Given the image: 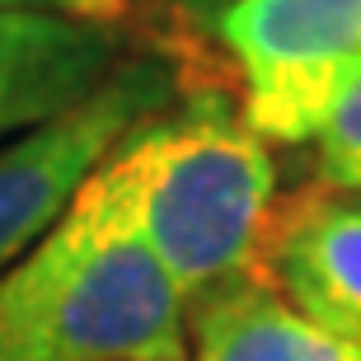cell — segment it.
<instances>
[{"mask_svg": "<svg viewBox=\"0 0 361 361\" xmlns=\"http://www.w3.org/2000/svg\"><path fill=\"white\" fill-rule=\"evenodd\" d=\"M94 178L183 305L230 277L263 272L281 207L277 164L221 90H197L136 122Z\"/></svg>", "mask_w": 361, "mask_h": 361, "instance_id": "1", "label": "cell"}, {"mask_svg": "<svg viewBox=\"0 0 361 361\" xmlns=\"http://www.w3.org/2000/svg\"><path fill=\"white\" fill-rule=\"evenodd\" d=\"M183 295L104 183L0 277V361H188Z\"/></svg>", "mask_w": 361, "mask_h": 361, "instance_id": "2", "label": "cell"}, {"mask_svg": "<svg viewBox=\"0 0 361 361\" xmlns=\"http://www.w3.org/2000/svg\"><path fill=\"white\" fill-rule=\"evenodd\" d=\"M240 71V113L268 146L314 141L361 66V0H230L207 19Z\"/></svg>", "mask_w": 361, "mask_h": 361, "instance_id": "3", "label": "cell"}, {"mask_svg": "<svg viewBox=\"0 0 361 361\" xmlns=\"http://www.w3.org/2000/svg\"><path fill=\"white\" fill-rule=\"evenodd\" d=\"M178 80L155 56H127L71 113L0 146V277L66 216L90 174L136 122L174 104Z\"/></svg>", "mask_w": 361, "mask_h": 361, "instance_id": "4", "label": "cell"}, {"mask_svg": "<svg viewBox=\"0 0 361 361\" xmlns=\"http://www.w3.org/2000/svg\"><path fill=\"white\" fill-rule=\"evenodd\" d=\"M127 61V28L0 5V146L85 104Z\"/></svg>", "mask_w": 361, "mask_h": 361, "instance_id": "5", "label": "cell"}, {"mask_svg": "<svg viewBox=\"0 0 361 361\" xmlns=\"http://www.w3.org/2000/svg\"><path fill=\"white\" fill-rule=\"evenodd\" d=\"M263 277L314 324L361 348V202L329 188L281 202Z\"/></svg>", "mask_w": 361, "mask_h": 361, "instance_id": "6", "label": "cell"}, {"mask_svg": "<svg viewBox=\"0 0 361 361\" xmlns=\"http://www.w3.org/2000/svg\"><path fill=\"white\" fill-rule=\"evenodd\" d=\"M183 334L188 361H361V348L314 324L263 272L192 295Z\"/></svg>", "mask_w": 361, "mask_h": 361, "instance_id": "7", "label": "cell"}, {"mask_svg": "<svg viewBox=\"0 0 361 361\" xmlns=\"http://www.w3.org/2000/svg\"><path fill=\"white\" fill-rule=\"evenodd\" d=\"M310 146L319 164V183L343 197H361V66L338 90L334 108Z\"/></svg>", "mask_w": 361, "mask_h": 361, "instance_id": "8", "label": "cell"}, {"mask_svg": "<svg viewBox=\"0 0 361 361\" xmlns=\"http://www.w3.org/2000/svg\"><path fill=\"white\" fill-rule=\"evenodd\" d=\"M19 5H38V10H56L71 14V19L113 24V28H127V19H132V0H19Z\"/></svg>", "mask_w": 361, "mask_h": 361, "instance_id": "9", "label": "cell"}, {"mask_svg": "<svg viewBox=\"0 0 361 361\" xmlns=\"http://www.w3.org/2000/svg\"><path fill=\"white\" fill-rule=\"evenodd\" d=\"M183 14H192V19H212L221 5H230V0H174Z\"/></svg>", "mask_w": 361, "mask_h": 361, "instance_id": "10", "label": "cell"}, {"mask_svg": "<svg viewBox=\"0 0 361 361\" xmlns=\"http://www.w3.org/2000/svg\"><path fill=\"white\" fill-rule=\"evenodd\" d=\"M0 5H19V0H0Z\"/></svg>", "mask_w": 361, "mask_h": 361, "instance_id": "11", "label": "cell"}, {"mask_svg": "<svg viewBox=\"0 0 361 361\" xmlns=\"http://www.w3.org/2000/svg\"><path fill=\"white\" fill-rule=\"evenodd\" d=\"M132 5H136V0H132Z\"/></svg>", "mask_w": 361, "mask_h": 361, "instance_id": "12", "label": "cell"}, {"mask_svg": "<svg viewBox=\"0 0 361 361\" xmlns=\"http://www.w3.org/2000/svg\"><path fill=\"white\" fill-rule=\"evenodd\" d=\"M357 202H361V197H357Z\"/></svg>", "mask_w": 361, "mask_h": 361, "instance_id": "13", "label": "cell"}]
</instances>
